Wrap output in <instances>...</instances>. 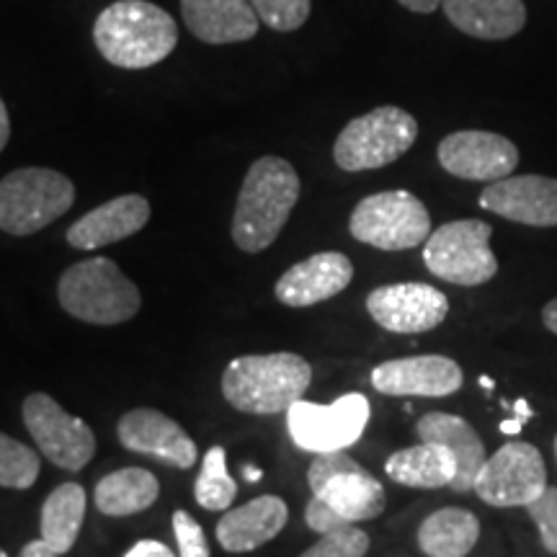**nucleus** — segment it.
<instances>
[{
    "label": "nucleus",
    "mask_w": 557,
    "mask_h": 557,
    "mask_svg": "<svg viewBox=\"0 0 557 557\" xmlns=\"http://www.w3.org/2000/svg\"><path fill=\"white\" fill-rule=\"evenodd\" d=\"M493 385H496V382H493L491 377H487V374H483V377H480V387H485V389H493Z\"/></svg>",
    "instance_id": "a19ab883"
},
{
    "label": "nucleus",
    "mask_w": 557,
    "mask_h": 557,
    "mask_svg": "<svg viewBox=\"0 0 557 557\" xmlns=\"http://www.w3.org/2000/svg\"><path fill=\"white\" fill-rule=\"evenodd\" d=\"M348 230L359 243L380 250H410L423 246L431 235L426 205L406 189L380 191L354 207Z\"/></svg>",
    "instance_id": "1a4fd4ad"
},
{
    "label": "nucleus",
    "mask_w": 557,
    "mask_h": 557,
    "mask_svg": "<svg viewBox=\"0 0 557 557\" xmlns=\"http://www.w3.org/2000/svg\"><path fill=\"white\" fill-rule=\"evenodd\" d=\"M94 41L114 67L145 70L176 50L178 26L169 11L150 0H116L96 18Z\"/></svg>",
    "instance_id": "f03ea898"
},
{
    "label": "nucleus",
    "mask_w": 557,
    "mask_h": 557,
    "mask_svg": "<svg viewBox=\"0 0 557 557\" xmlns=\"http://www.w3.org/2000/svg\"><path fill=\"white\" fill-rule=\"evenodd\" d=\"M186 26L207 45L248 41L259 32V13L250 0H181Z\"/></svg>",
    "instance_id": "aec40b11"
},
{
    "label": "nucleus",
    "mask_w": 557,
    "mask_h": 557,
    "mask_svg": "<svg viewBox=\"0 0 557 557\" xmlns=\"http://www.w3.org/2000/svg\"><path fill=\"white\" fill-rule=\"evenodd\" d=\"M555 457H557V434H555Z\"/></svg>",
    "instance_id": "79ce46f5"
},
{
    "label": "nucleus",
    "mask_w": 557,
    "mask_h": 557,
    "mask_svg": "<svg viewBox=\"0 0 557 557\" xmlns=\"http://www.w3.org/2000/svg\"><path fill=\"white\" fill-rule=\"evenodd\" d=\"M86 519V491L78 483H62L41 506V540L58 555L73 549Z\"/></svg>",
    "instance_id": "bb28decb"
},
{
    "label": "nucleus",
    "mask_w": 557,
    "mask_h": 557,
    "mask_svg": "<svg viewBox=\"0 0 557 557\" xmlns=\"http://www.w3.org/2000/svg\"><path fill=\"white\" fill-rule=\"evenodd\" d=\"M116 434H120L124 449L135 451V455H150L178 470L194 468V462L199 459L194 438L160 410H129L120 418Z\"/></svg>",
    "instance_id": "dca6fc26"
},
{
    "label": "nucleus",
    "mask_w": 557,
    "mask_h": 557,
    "mask_svg": "<svg viewBox=\"0 0 557 557\" xmlns=\"http://www.w3.org/2000/svg\"><path fill=\"white\" fill-rule=\"evenodd\" d=\"M41 459L26 444L16 442L9 434H0V485L26 491L37 483Z\"/></svg>",
    "instance_id": "c85d7f7f"
},
{
    "label": "nucleus",
    "mask_w": 557,
    "mask_h": 557,
    "mask_svg": "<svg viewBox=\"0 0 557 557\" xmlns=\"http://www.w3.org/2000/svg\"><path fill=\"white\" fill-rule=\"evenodd\" d=\"M480 540V521L468 508H438L418 527V547L429 557H468Z\"/></svg>",
    "instance_id": "393cba45"
},
{
    "label": "nucleus",
    "mask_w": 557,
    "mask_h": 557,
    "mask_svg": "<svg viewBox=\"0 0 557 557\" xmlns=\"http://www.w3.org/2000/svg\"><path fill=\"white\" fill-rule=\"evenodd\" d=\"M547 487V468L534 444L508 442L487 457L475 478L478 498L496 508H527Z\"/></svg>",
    "instance_id": "9b49d317"
},
{
    "label": "nucleus",
    "mask_w": 557,
    "mask_h": 557,
    "mask_svg": "<svg viewBox=\"0 0 557 557\" xmlns=\"http://www.w3.org/2000/svg\"><path fill=\"white\" fill-rule=\"evenodd\" d=\"M385 472L395 483L408 487H444L457 478V462L451 451L442 444L421 442L416 447L400 449L387 457Z\"/></svg>",
    "instance_id": "b1692460"
},
{
    "label": "nucleus",
    "mask_w": 557,
    "mask_h": 557,
    "mask_svg": "<svg viewBox=\"0 0 557 557\" xmlns=\"http://www.w3.org/2000/svg\"><path fill=\"white\" fill-rule=\"evenodd\" d=\"M354 278V263L338 250H323L295 263L276 282V299L289 308H310L344 292Z\"/></svg>",
    "instance_id": "a211bd4d"
},
{
    "label": "nucleus",
    "mask_w": 557,
    "mask_h": 557,
    "mask_svg": "<svg viewBox=\"0 0 557 557\" xmlns=\"http://www.w3.org/2000/svg\"><path fill=\"white\" fill-rule=\"evenodd\" d=\"M442 9L451 26L485 41L513 37L527 24L521 0H442Z\"/></svg>",
    "instance_id": "5701e85b"
},
{
    "label": "nucleus",
    "mask_w": 557,
    "mask_h": 557,
    "mask_svg": "<svg viewBox=\"0 0 557 557\" xmlns=\"http://www.w3.org/2000/svg\"><path fill=\"white\" fill-rule=\"evenodd\" d=\"M75 205V184L52 169H18L0 181V230L34 235Z\"/></svg>",
    "instance_id": "0eeeda50"
},
{
    "label": "nucleus",
    "mask_w": 557,
    "mask_h": 557,
    "mask_svg": "<svg viewBox=\"0 0 557 557\" xmlns=\"http://www.w3.org/2000/svg\"><path fill=\"white\" fill-rule=\"evenodd\" d=\"M250 5L274 32H297L310 18V0H250Z\"/></svg>",
    "instance_id": "c756f323"
},
{
    "label": "nucleus",
    "mask_w": 557,
    "mask_h": 557,
    "mask_svg": "<svg viewBox=\"0 0 557 557\" xmlns=\"http://www.w3.org/2000/svg\"><path fill=\"white\" fill-rule=\"evenodd\" d=\"M480 207L529 227L557 225V178L506 176L480 194Z\"/></svg>",
    "instance_id": "f3484780"
},
{
    "label": "nucleus",
    "mask_w": 557,
    "mask_h": 557,
    "mask_svg": "<svg viewBox=\"0 0 557 557\" xmlns=\"http://www.w3.org/2000/svg\"><path fill=\"white\" fill-rule=\"evenodd\" d=\"M438 163L451 176L465 181H500L513 176L519 165V148L496 132L462 129L438 143Z\"/></svg>",
    "instance_id": "4468645a"
},
{
    "label": "nucleus",
    "mask_w": 557,
    "mask_h": 557,
    "mask_svg": "<svg viewBox=\"0 0 557 557\" xmlns=\"http://www.w3.org/2000/svg\"><path fill=\"white\" fill-rule=\"evenodd\" d=\"M398 3L413 13H434L442 5V0H398Z\"/></svg>",
    "instance_id": "c9c22d12"
},
{
    "label": "nucleus",
    "mask_w": 557,
    "mask_h": 557,
    "mask_svg": "<svg viewBox=\"0 0 557 557\" xmlns=\"http://www.w3.org/2000/svg\"><path fill=\"white\" fill-rule=\"evenodd\" d=\"M58 297L67 315L90 325L127 323L143 308L139 289L103 256L70 267L58 284Z\"/></svg>",
    "instance_id": "39448f33"
},
{
    "label": "nucleus",
    "mask_w": 557,
    "mask_h": 557,
    "mask_svg": "<svg viewBox=\"0 0 557 557\" xmlns=\"http://www.w3.org/2000/svg\"><path fill=\"white\" fill-rule=\"evenodd\" d=\"M312 367L299 354H248L233 359L222 372V395L240 413H287L308 393Z\"/></svg>",
    "instance_id": "20e7f679"
},
{
    "label": "nucleus",
    "mask_w": 557,
    "mask_h": 557,
    "mask_svg": "<svg viewBox=\"0 0 557 557\" xmlns=\"http://www.w3.org/2000/svg\"><path fill=\"white\" fill-rule=\"evenodd\" d=\"M173 534H176L181 557H209V542L205 537V529L199 527V521L189 511H181L178 508L173 513Z\"/></svg>",
    "instance_id": "473e14b6"
},
{
    "label": "nucleus",
    "mask_w": 557,
    "mask_h": 557,
    "mask_svg": "<svg viewBox=\"0 0 557 557\" xmlns=\"http://www.w3.org/2000/svg\"><path fill=\"white\" fill-rule=\"evenodd\" d=\"M542 323H545V329L549 333H555L557 336V297L549 299L545 305V310H542Z\"/></svg>",
    "instance_id": "e433bc0d"
},
{
    "label": "nucleus",
    "mask_w": 557,
    "mask_h": 557,
    "mask_svg": "<svg viewBox=\"0 0 557 557\" xmlns=\"http://www.w3.org/2000/svg\"><path fill=\"white\" fill-rule=\"evenodd\" d=\"M369 553V534L359 527H344L336 532L320 534L310 549H305L299 557H364Z\"/></svg>",
    "instance_id": "7c9ffc66"
},
{
    "label": "nucleus",
    "mask_w": 557,
    "mask_h": 557,
    "mask_svg": "<svg viewBox=\"0 0 557 557\" xmlns=\"http://www.w3.org/2000/svg\"><path fill=\"white\" fill-rule=\"evenodd\" d=\"M18 557H60L58 553H54V549L47 545L45 540H34V542H29V545H26L24 549H21V555Z\"/></svg>",
    "instance_id": "f704fd0d"
},
{
    "label": "nucleus",
    "mask_w": 557,
    "mask_h": 557,
    "mask_svg": "<svg viewBox=\"0 0 557 557\" xmlns=\"http://www.w3.org/2000/svg\"><path fill=\"white\" fill-rule=\"evenodd\" d=\"M493 227L483 220H455L431 230L423 243V263L431 274L457 287H480L498 274L491 250Z\"/></svg>",
    "instance_id": "6e6552de"
},
{
    "label": "nucleus",
    "mask_w": 557,
    "mask_h": 557,
    "mask_svg": "<svg viewBox=\"0 0 557 557\" xmlns=\"http://www.w3.org/2000/svg\"><path fill=\"white\" fill-rule=\"evenodd\" d=\"M24 423L41 455L54 468L78 472L96 455V434L88 423L70 416L52 395L32 393L24 400Z\"/></svg>",
    "instance_id": "f8f14e48"
},
{
    "label": "nucleus",
    "mask_w": 557,
    "mask_h": 557,
    "mask_svg": "<svg viewBox=\"0 0 557 557\" xmlns=\"http://www.w3.org/2000/svg\"><path fill=\"white\" fill-rule=\"evenodd\" d=\"M527 513L540 529L542 547L549 555H557V487L547 485L545 493L527 506Z\"/></svg>",
    "instance_id": "2f4dec72"
},
{
    "label": "nucleus",
    "mask_w": 557,
    "mask_h": 557,
    "mask_svg": "<svg viewBox=\"0 0 557 557\" xmlns=\"http://www.w3.org/2000/svg\"><path fill=\"white\" fill-rule=\"evenodd\" d=\"M527 421H529V418L517 416V421H504V423H500V431H504V434H519L521 426H524Z\"/></svg>",
    "instance_id": "58836bf2"
},
{
    "label": "nucleus",
    "mask_w": 557,
    "mask_h": 557,
    "mask_svg": "<svg viewBox=\"0 0 557 557\" xmlns=\"http://www.w3.org/2000/svg\"><path fill=\"white\" fill-rule=\"evenodd\" d=\"M243 475H246L248 483H259V480L263 478V470L253 468V465H246V468H243Z\"/></svg>",
    "instance_id": "ea45409f"
},
{
    "label": "nucleus",
    "mask_w": 557,
    "mask_h": 557,
    "mask_svg": "<svg viewBox=\"0 0 557 557\" xmlns=\"http://www.w3.org/2000/svg\"><path fill=\"white\" fill-rule=\"evenodd\" d=\"M150 201L139 194H124L90 209L67 230V243L78 250H96L120 243L148 225Z\"/></svg>",
    "instance_id": "6ab92c4d"
},
{
    "label": "nucleus",
    "mask_w": 557,
    "mask_h": 557,
    "mask_svg": "<svg viewBox=\"0 0 557 557\" xmlns=\"http://www.w3.org/2000/svg\"><path fill=\"white\" fill-rule=\"evenodd\" d=\"M369 400L361 393L341 395L331 406L297 400L287 410V429L299 449L323 455L354 447L369 423Z\"/></svg>",
    "instance_id": "9d476101"
},
{
    "label": "nucleus",
    "mask_w": 557,
    "mask_h": 557,
    "mask_svg": "<svg viewBox=\"0 0 557 557\" xmlns=\"http://www.w3.org/2000/svg\"><path fill=\"white\" fill-rule=\"evenodd\" d=\"M416 137V116L400 107H377L341 129L333 145V160L348 173L374 171L406 156Z\"/></svg>",
    "instance_id": "423d86ee"
},
{
    "label": "nucleus",
    "mask_w": 557,
    "mask_h": 557,
    "mask_svg": "<svg viewBox=\"0 0 557 557\" xmlns=\"http://www.w3.org/2000/svg\"><path fill=\"white\" fill-rule=\"evenodd\" d=\"M302 184L289 160L267 156L250 165L233 214V240L246 253H261L278 238Z\"/></svg>",
    "instance_id": "7ed1b4c3"
},
{
    "label": "nucleus",
    "mask_w": 557,
    "mask_h": 557,
    "mask_svg": "<svg viewBox=\"0 0 557 557\" xmlns=\"http://www.w3.org/2000/svg\"><path fill=\"white\" fill-rule=\"evenodd\" d=\"M124 557H176L171 547H165L158 540H143L137 545H132Z\"/></svg>",
    "instance_id": "72a5a7b5"
},
{
    "label": "nucleus",
    "mask_w": 557,
    "mask_h": 557,
    "mask_svg": "<svg viewBox=\"0 0 557 557\" xmlns=\"http://www.w3.org/2000/svg\"><path fill=\"white\" fill-rule=\"evenodd\" d=\"M197 504L207 511H227L235 496H238V483L227 472V451L222 447H209L201 470L194 485Z\"/></svg>",
    "instance_id": "cd10ccee"
},
{
    "label": "nucleus",
    "mask_w": 557,
    "mask_h": 557,
    "mask_svg": "<svg viewBox=\"0 0 557 557\" xmlns=\"http://www.w3.org/2000/svg\"><path fill=\"white\" fill-rule=\"evenodd\" d=\"M418 438L421 442L442 444L451 451L457 462V478L451 483V491L468 493L475 487V478L485 465V444L475 429L465 421L462 416L451 413H426L416 423Z\"/></svg>",
    "instance_id": "412c9836"
},
{
    "label": "nucleus",
    "mask_w": 557,
    "mask_h": 557,
    "mask_svg": "<svg viewBox=\"0 0 557 557\" xmlns=\"http://www.w3.org/2000/svg\"><path fill=\"white\" fill-rule=\"evenodd\" d=\"M0 557H9V555H5V553H3V549H0Z\"/></svg>",
    "instance_id": "37998d69"
},
{
    "label": "nucleus",
    "mask_w": 557,
    "mask_h": 557,
    "mask_svg": "<svg viewBox=\"0 0 557 557\" xmlns=\"http://www.w3.org/2000/svg\"><path fill=\"white\" fill-rule=\"evenodd\" d=\"M308 485L312 500L305 508V521L318 534L380 517L387 506L380 480L348 457L346 449L323 451L312 459Z\"/></svg>",
    "instance_id": "f257e3e1"
},
{
    "label": "nucleus",
    "mask_w": 557,
    "mask_h": 557,
    "mask_svg": "<svg viewBox=\"0 0 557 557\" xmlns=\"http://www.w3.org/2000/svg\"><path fill=\"white\" fill-rule=\"evenodd\" d=\"M462 382V367L442 354L382 361L372 369V387L389 398H447Z\"/></svg>",
    "instance_id": "2eb2a0df"
},
{
    "label": "nucleus",
    "mask_w": 557,
    "mask_h": 557,
    "mask_svg": "<svg viewBox=\"0 0 557 557\" xmlns=\"http://www.w3.org/2000/svg\"><path fill=\"white\" fill-rule=\"evenodd\" d=\"M367 310L380 329L413 336V333L434 331L447 320L449 299L431 284H385L369 292Z\"/></svg>",
    "instance_id": "ddd939ff"
},
{
    "label": "nucleus",
    "mask_w": 557,
    "mask_h": 557,
    "mask_svg": "<svg viewBox=\"0 0 557 557\" xmlns=\"http://www.w3.org/2000/svg\"><path fill=\"white\" fill-rule=\"evenodd\" d=\"M9 137H11V120H9V109H5L3 99H0V150L9 145Z\"/></svg>",
    "instance_id": "4c0bfd02"
},
{
    "label": "nucleus",
    "mask_w": 557,
    "mask_h": 557,
    "mask_svg": "<svg viewBox=\"0 0 557 557\" xmlns=\"http://www.w3.org/2000/svg\"><path fill=\"white\" fill-rule=\"evenodd\" d=\"M160 496V483L150 470L124 468L109 472L99 480L94 491L96 508L103 517H132L156 504Z\"/></svg>",
    "instance_id": "a878e982"
},
{
    "label": "nucleus",
    "mask_w": 557,
    "mask_h": 557,
    "mask_svg": "<svg viewBox=\"0 0 557 557\" xmlns=\"http://www.w3.org/2000/svg\"><path fill=\"white\" fill-rule=\"evenodd\" d=\"M289 508L278 496H259L233 508L218 524V540L227 553H250L267 545L287 527Z\"/></svg>",
    "instance_id": "4be33fe9"
}]
</instances>
